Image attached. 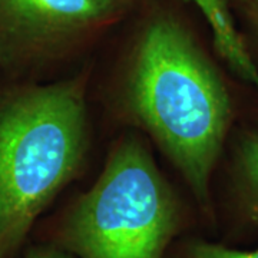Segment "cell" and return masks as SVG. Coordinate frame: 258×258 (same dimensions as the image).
<instances>
[{
  "label": "cell",
  "instance_id": "obj_12",
  "mask_svg": "<svg viewBox=\"0 0 258 258\" xmlns=\"http://www.w3.org/2000/svg\"><path fill=\"white\" fill-rule=\"evenodd\" d=\"M119 2H120V3H122V0H119Z\"/></svg>",
  "mask_w": 258,
  "mask_h": 258
},
{
  "label": "cell",
  "instance_id": "obj_8",
  "mask_svg": "<svg viewBox=\"0 0 258 258\" xmlns=\"http://www.w3.org/2000/svg\"><path fill=\"white\" fill-rule=\"evenodd\" d=\"M25 258H72L56 247H35L26 252Z\"/></svg>",
  "mask_w": 258,
  "mask_h": 258
},
{
  "label": "cell",
  "instance_id": "obj_4",
  "mask_svg": "<svg viewBox=\"0 0 258 258\" xmlns=\"http://www.w3.org/2000/svg\"><path fill=\"white\" fill-rule=\"evenodd\" d=\"M119 6V0H0V68L36 63L106 23Z\"/></svg>",
  "mask_w": 258,
  "mask_h": 258
},
{
  "label": "cell",
  "instance_id": "obj_2",
  "mask_svg": "<svg viewBox=\"0 0 258 258\" xmlns=\"http://www.w3.org/2000/svg\"><path fill=\"white\" fill-rule=\"evenodd\" d=\"M85 86L26 85L0 99V258H13L37 217L81 166Z\"/></svg>",
  "mask_w": 258,
  "mask_h": 258
},
{
  "label": "cell",
  "instance_id": "obj_11",
  "mask_svg": "<svg viewBox=\"0 0 258 258\" xmlns=\"http://www.w3.org/2000/svg\"><path fill=\"white\" fill-rule=\"evenodd\" d=\"M252 85L255 86V89H257V91H258V76H257V79L254 81V83H252Z\"/></svg>",
  "mask_w": 258,
  "mask_h": 258
},
{
  "label": "cell",
  "instance_id": "obj_1",
  "mask_svg": "<svg viewBox=\"0 0 258 258\" xmlns=\"http://www.w3.org/2000/svg\"><path fill=\"white\" fill-rule=\"evenodd\" d=\"M126 102L134 119L208 208L212 171L231 123L230 95L210 57L176 19L155 18L141 33Z\"/></svg>",
  "mask_w": 258,
  "mask_h": 258
},
{
  "label": "cell",
  "instance_id": "obj_7",
  "mask_svg": "<svg viewBox=\"0 0 258 258\" xmlns=\"http://www.w3.org/2000/svg\"><path fill=\"white\" fill-rule=\"evenodd\" d=\"M184 258H258V247L237 249L208 241H192L186 245Z\"/></svg>",
  "mask_w": 258,
  "mask_h": 258
},
{
  "label": "cell",
  "instance_id": "obj_3",
  "mask_svg": "<svg viewBox=\"0 0 258 258\" xmlns=\"http://www.w3.org/2000/svg\"><path fill=\"white\" fill-rule=\"evenodd\" d=\"M179 224L172 189L147 148L128 138L68 212L59 242L79 258H162Z\"/></svg>",
  "mask_w": 258,
  "mask_h": 258
},
{
  "label": "cell",
  "instance_id": "obj_9",
  "mask_svg": "<svg viewBox=\"0 0 258 258\" xmlns=\"http://www.w3.org/2000/svg\"><path fill=\"white\" fill-rule=\"evenodd\" d=\"M247 15H248L249 22H251V28L254 30V35L257 37L258 42V9L247 10Z\"/></svg>",
  "mask_w": 258,
  "mask_h": 258
},
{
  "label": "cell",
  "instance_id": "obj_6",
  "mask_svg": "<svg viewBox=\"0 0 258 258\" xmlns=\"http://www.w3.org/2000/svg\"><path fill=\"white\" fill-rule=\"evenodd\" d=\"M237 186L242 210L258 227V134H245L235 157Z\"/></svg>",
  "mask_w": 258,
  "mask_h": 258
},
{
  "label": "cell",
  "instance_id": "obj_10",
  "mask_svg": "<svg viewBox=\"0 0 258 258\" xmlns=\"http://www.w3.org/2000/svg\"><path fill=\"white\" fill-rule=\"evenodd\" d=\"M235 2H238L245 10L258 9V0H235Z\"/></svg>",
  "mask_w": 258,
  "mask_h": 258
},
{
  "label": "cell",
  "instance_id": "obj_5",
  "mask_svg": "<svg viewBox=\"0 0 258 258\" xmlns=\"http://www.w3.org/2000/svg\"><path fill=\"white\" fill-rule=\"evenodd\" d=\"M201 10L212 32L214 47L218 55L242 81L254 83L258 69L244 43L232 18L230 0H185Z\"/></svg>",
  "mask_w": 258,
  "mask_h": 258
}]
</instances>
